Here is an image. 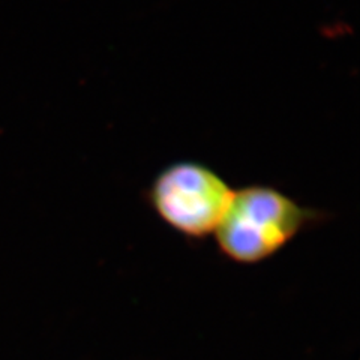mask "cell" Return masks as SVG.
Returning a JSON list of instances; mask_svg holds the SVG:
<instances>
[{"label": "cell", "instance_id": "obj_1", "mask_svg": "<svg viewBox=\"0 0 360 360\" xmlns=\"http://www.w3.org/2000/svg\"><path fill=\"white\" fill-rule=\"evenodd\" d=\"M323 218V212L302 206L274 186L248 185L234 189L215 239L218 250L229 260L258 264Z\"/></svg>", "mask_w": 360, "mask_h": 360}, {"label": "cell", "instance_id": "obj_2", "mask_svg": "<svg viewBox=\"0 0 360 360\" xmlns=\"http://www.w3.org/2000/svg\"><path fill=\"white\" fill-rule=\"evenodd\" d=\"M233 194L230 184L212 167L177 161L156 174L146 191V201L172 230L200 240L215 234Z\"/></svg>", "mask_w": 360, "mask_h": 360}]
</instances>
